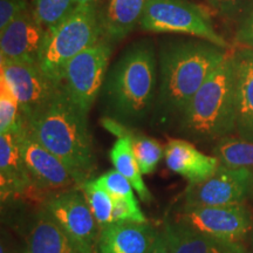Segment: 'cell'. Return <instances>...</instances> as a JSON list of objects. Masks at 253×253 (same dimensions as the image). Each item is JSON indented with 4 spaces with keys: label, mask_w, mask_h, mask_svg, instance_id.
I'll return each mask as SVG.
<instances>
[{
    "label": "cell",
    "mask_w": 253,
    "mask_h": 253,
    "mask_svg": "<svg viewBox=\"0 0 253 253\" xmlns=\"http://www.w3.org/2000/svg\"><path fill=\"white\" fill-rule=\"evenodd\" d=\"M227 54L225 48L205 40L172 41L161 47L154 120L161 125L178 121L190 100Z\"/></svg>",
    "instance_id": "obj_1"
},
{
    "label": "cell",
    "mask_w": 253,
    "mask_h": 253,
    "mask_svg": "<svg viewBox=\"0 0 253 253\" xmlns=\"http://www.w3.org/2000/svg\"><path fill=\"white\" fill-rule=\"evenodd\" d=\"M36 140L67 167L79 188L94 170L95 156L88 115L71 99L62 86L40 108L25 119Z\"/></svg>",
    "instance_id": "obj_2"
},
{
    "label": "cell",
    "mask_w": 253,
    "mask_h": 253,
    "mask_svg": "<svg viewBox=\"0 0 253 253\" xmlns=\"http://www.w3.org/2000/svg\"><path fill=\"white\" fill-rule=\"evenodd\" d=\"M157 89L156 49L150 40H141L113 63L100 94L107 116L131 126L144 122L154 112Z\"/></svg>",
    "instance_id": "obj_3"
},
{
    "label": "cell",
    "mask_w": 253,
    "mask_h": 253,
    "mask_svg": "<svg viewBox=\"0 0 253 253\" xmlns=\"http://www.w3.org/2000/svg\"><path fill=\"white\" fill-rule=\"evenodd\" d=\"M236 73L232 54L194 95L178 120V131L194 141L221 140L236 131Z\"/></svg>",
    "instance_id": "obj_4"
},
{
    "label": "cell",
    "mask_w": 253,
    "mask_h": 253,
    "mask_svg": "<svg viewBox=\"0 0 253 253\" xmlns=\"http://www.w3.org/2000/svg\"><path fill=\"white\" fill-rule=\"evenodd\" d=\"M102 39L95 2L78 7L58 26L47 30L38 66L47 77L62 84L68 62Z\"/></svg>",
    "instance_id": "obj_5"
},
{
    "label": "cell",
    "mask_w": 253,
    "mask_h": 253,
    "mask_svg": "<svg viewBox=\"0 0 253 253\" xmlns=\"http://www.w3.org/2000/svg\"><path fill=\"white\" fill-rule=\"evenodd\" d=\"M140 26L154 33H183L229 48L204 7L189 0H149Z\"/></svg>",
    "instance_id": "obj_6"
},
{
    "label": "cell",
    "mask_w": 253,
    "mask_h": 253,
    "mask_svg": "<svg viewBox=\"0 0 253 253\" xmlns=\"http://www.w3.org/2000/svg\"><path fill=\"white\" fill-rule=\"evenodd\" d=\"M110 54V43L101 39L74 56L65 69L63 86L74 103L87 115L102 89Z\"/></svg>",
    "instance_id": "obj_7"
},
{
    "label": "cell",
    "mask_w": 253,
    "mask_h": 253,
    "mask_svg": "<svg viewBox=\"0 0 253 253\" xmlns=\"http://www.w3.org/2000/svg\"><path fill=\"white\" fill-rule=\"evenodd\" d=\"M253 196V171L221 166L203 182L189 184L182 208L242 205Z\"/></svg>",
    "instance_id": "obj_8"
},
{
    "label": "cell",
    "mask_w": 253,
    "mask_h": 253,
    "mask_svg": "<svg viewBox=\"0 0 253 253\" xmlns=\"http://www.w3.org/2000/svg\"><path fill=\"white\" fill-rule=\"evenodd\" d=\"M175 220L229 244H240L253 229L251 211L242 205L182 208Z\"/></svg>",
    "instance_id": "obj_9"
},
{
    "label": "cell",
    "mask_w": 253,
    "mask_h": 253,
    "mask_svg": "<svg viewBox=\"0 0 253 253\" xmlns=\"http://www.w3.org/2000/svg\"><path fill=\"white\" fill-rule=\"evenodd\" d=\"M15 136L34 190L58 194L79 188L67 167L32 136L26 125Z\"/></svg>",
    "instance_id": "obj_10"
},
{
    "label": "cell",
    "mask_w": 253,
    "mask_h": 253,
    "mask_svg": "<svg viewBox=\"0 0 253 253\" xmlns=\"http://www.w3.org/2000/svg\"><path fill=\"white\" fill-rule=\"evenodd\" d=\"M0 80L20 104L24 119L43 106L62 86L47 77L38 63L0 59Z\"/></svg>",
    "instance_id": "obj_11"
},
{
    "label": "cell",
    "mask_w": 253,
    "mask_h": 253,
    "mask_svg": "<svg viewBox=\"0 0 253 253\" xmlns=\"http://www.w3.org/2000/svg\"><path fill=\"white\" fill-rule=\"evenodd\" d=\"M43 208L69 235L91 249H97L101 227L84 192L71 189L53 194L46 198Z\"/></svg>",
    "instance_id": "obj_12"
},
{
    "label": "cell",
    "mask_w": 253,
    "mask_h": 253,
    "mask_svg": "<svg viewBox=\"0 0 253 253\" xmlns=\"http://www.w3.org/2000/svg\"><path fill=\"white\" fill-rule=\"evenodd\" d=\"M45 33L32 8L27 7L0 31V59L38 63Z\"/></svg>",
    "instance_id": "obj_13"
},
{
    "label": "cell",
    "mask_w": 253,
    "mask_h": 253,
    "mask_svg": "<svg viewBox=\"0 0 253 253\" xmlns=\"http://www.w3.org/2000/svg\"><path fill=\"white\" fill-rule=\"evenodd\" d=\"M24 253H96L94 249L74 238L45 208L37 214L27 237Z\"/></svg>",
    "instance_id": "obj_14"
},
{
    "label": "cell",
    "mask_w": 253,
    "mask_h": 253,
    "mask_svg": "<svg viewBox=\"0 0 253 253\" xmlns=\"http://www.w3.org/2000/svg\"><path fill=\"white\" fill-rule=\"evenodd\" d=\"M157 232L148 223H110L101 227L97 252L149 253Z\"/></svg>",
    "instance_id": "obj_15"
},
{
    "label": "cell",
    "mask_w": 253,
    "mask_h": 253,
    "mask_svg": "<svg viewBox=\"0 0 253 253\" xmlns=\"http://www.w3.org/2000/svg\"><path fill=\"white\" fill-rule=\"evenodd\" d=\"M164 158L167 167L188 179L189 184L205 181L219 167L216 156L205 155L192 143L178 138L170 140L166 144Z\"/></svg>",
    "instance_id": "obj_16"
},
{
    "label": "cell",
    "mask_w": 253,
    "mask_h": 253,
    "mask_svg": "<svg viewBox=\"0 0 253 253\" xmlns=\"http://www.w3.org/2000/svg\"><path fill=\"white\" fill-rule=\"evenodd\" d=\"M236 73V132L253 142V49L240 48L232 53Z\"/></svg>",
    "instance_id": "obj_17"
},
{
    "label": "cell",
    "mask_w": 253,
    "mask_h": 253,
    "mask_svg": "<svg viewBox=\"0 0 253 253\" xmlns=\"http://www.w3.org/2000/svg\"><path fill=\"white\" fill-rule=\"evenodd\" d=\"M0 186L2 201L33 190L15 134H0Z\"/></svg>",
    "instance_id": "obj_18"
},
{
    "label": "cell",
    "mask_w": 253,
    "mask_h": 253,
    "mask_svg": "<svg viewBox=\"0 0 253 253\" xmlns=\"http://www.w3.org/2000/svg\"><path fill=\"white\" fill-rule=\"evenodd\" d=\"M149 0H108L99 12L102 39L118 42L131 33L140 24Z\"/></svg>",
    "instance_id": "obj_19"
},
{
    "label": "cell",
    "mask_w": 253,
    "mask_h": 253,
    "mask_svg": "<svg viewBox=\"0 0 253 253\" xmlns=\"http://www.w3.org/2000/svg\"><path fill=\"white\" fill-rule=\"evenodd\" d=\"M162 233L171 253H244L240 244L212 239L175 219L166 221Z\"/></svg>",
    "instance_id": "obj_20"
},
{
    "label": "cell",
    "mask_w": 253,
    "mask_h": 253,
    "mask_svg": "<svg viewBox=\"0 0 253 253\" xmlns=\"http://www.w3.org/2000/svg\"><path fill=\"white\" fill-rule=\"evenodd\" d=\"M131 131V126H125L122 123L116 126L114 135L118 137V140L109 151V157L115 170L122 173L131 183L132 188L136 190L141 201L148 203L153 197H151L149 189L143 182L140 167H138L134 151H132Z\"/></svg>",
    "instance_id": "obj_21"
},
{
    "label": "cell",
    "mask_w": 253,
    "mask_h": 253,
    "mask_svg": "<svg viewBox=\"0 0 253 253\" xmlns=\"http://www.w3.org/2000/svg\"><path fill=\"white\" fill-rule=\"evenodd\" d=\"M213 156L221 166L245 168L253 171V142L227 136L218 141L213 148Z\"/></svg>",
    "instance_id": "obj_22"
},
{
    "label": "cell",
    "mask_w": 253,
    "mask_h": 253,
    "mask_svg": "<svg viewBox=\"0 0 253 253\" xmlns=\"http://www.w3.org/2000/svg\"><path fill=\"white\" fill-rule=\"evenodd\" d=\"M131 144L142 175L153 173L162 160L164 148L157 140L141 132H136L134 129L131 131Z\"/></svg>",
    "instance_id": "obj_23"
},
{
    "label": "cell",
    "mask_w": 253,
    "mask_h": 253,
    "mask_svg": "<svg viewBox=\"0 0 253 253\" xmlns=\"http://www.w3.org/2000/svg\"><path fill=\"white\" fill-rule=\"evenodd\" d=\"M78 7L75 0H32V12L45 30L58 26Z\"/></svg>",
    "instance_id": "obj_24"
},
{
    "label": "cell",
    "mask_w": 253,
    "mask_h": 253,
    "mask_svg": "<svg viewBox=\"0 0 253 253\" xmlns=\"http://www.w3.org/2000/svg\"><path fill=\"white\" fill-rule=\"evenodd\" d=\"M24 126L20 104L5 81L0 80V134H17Z\"/></svg>",
    "instance_id": "obj_25"
},
{
    "label": "cell",
    "mask_w": 253,
    "mask_h": 253,
    "mask_svg": "<svg viewBox=\"0 0 253 253\" xmlns=\"http://www.w3.org/2000/svg\"><path fill=\"white\" fill-rule=\"evenodd\" d=\"M82 192L86 196L91 212L100 227L112 223L113 197L103 188L97 185L94 179H89L82 185Z\"/></svg>",
    "instance_id": "obj_26"
},
{
    "label": "cell",
    "mask_w": 253,
    "mask_h": 253,
    "mask_svg": "<svg viewBox=\"0 0 253 253\" xmlns=\"http://www.w3.org/2000/svg\"><path fill=\"white\" fill-rule=\"evenodd\" d=\"M128 221V223H148L144 213L138 207L135 196L131 197H113L112 223Z\"/></svg>",
    "instance_id": "obj_27"
},
{
    "label": "cell",
    "mask_w": 253,
    "mask_h": 253,
    "mask_svg": "<svg viewBox=\"0 0 253 253\" xmlns=\"http://www.w3.org/2000/svg\"><path fill=\"white\" fill-rule=\"evenodd\" d=\"M97 185L106 190L112 197H131L135 196L132 192L131 183L118 170H110L103 175L94 179Z\"/></svg>",
    "instance_id": "obj_28"
},
{
    "label": "cell",
    "mask_w": 253,
    "mask_h": 253,
    "mask_svg": "<svg viewBox=\"0 0 253 253\" xmlns=\"http://www.w3.org/2000/svg\"><path fill=\"white\" fill-rule=\"evenodd\" d=\"M218 14L227 19L240 18L253 4V0H205Z\"/></svg>",
    "instance_id": "obj_29"
},
{
    "label": "cell",
    "mask_w": 253,
    "mask_h": 253,
    "mask_svg": "<svg viewBox=\"0 0 253 253\" xmlns=\"http://www.w3.org/2000/svg\"><path fill=\"white\" fill-rule=\"evenodd\" d=\"M236 40L245 48L253 49V4L239 18Z\"/></svg>",
    "instance_id": "obj_30"
},
{
    "label": "cell",
    "mask_w": 253,
    "mask_h": 253,
    "mask_svg": "<svg viewBox=\"0 0 253 253\" xmlns=\"http://www.w3.org/2000/svg\"><path fill=\"white\" fill-rule=\"evenodd\" d=\"M27 7V0H0V31Z\"/></svg>",
    "instance_id": "obj_31"
},
{
    "label": "cell",
    "mask_w": 253,
    "mask_h": 253,
    "mask_svg": "<svg viewBox=\"0 0 253 253\" xmlns=\"http://www.w3.org/2000/svg\"><path fill=\"white\" fill-rule=\"evenodd\" d=\"M149 253H171L162 232H157V236L155 238V242L151 246Z\"/></svg>",
    "instance_id": "obj_32"
},
{
    "label": "cell",
    "mask_w": 253,
    "mask_h": 253,
    "mask_svg": "<svg viewBox=\"0 0 253 253\" xmlns=\"http://www.w3.org/2000/svg\"><path fill=\"white\" fill-rule=\"evenodd\" d=\"M78 5H84V4H90V2H95V0H75Z\"/></svg>",
    "instance_id": "obj_33"
},
{
    "label": "cell",
    "mask_w": 253,
    "mask_h": 253,
    "mask_svg": "<svg viewBox=\"0 0 253 253\" xmlns=\"http://www.w3.org/2000/svg\"><path fill=\"white\" fill-rule=\"evenodd\" d=\"M250 235H251V243H252V246H253V229H252L251 233H250Z\"/></svg>",
    "instance_id": "obj_34"
}]
</instances>
